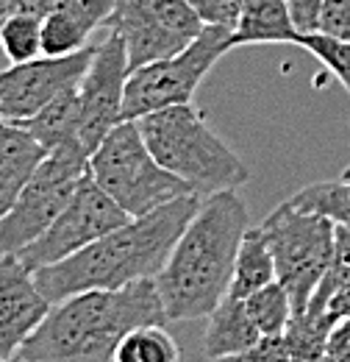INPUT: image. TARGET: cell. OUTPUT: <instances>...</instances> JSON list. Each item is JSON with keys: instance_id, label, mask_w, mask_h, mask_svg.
I'll return each mask as SVG.
<instances>
[{"instance_id": "6da1fadb", "label": "cell", "mask_w": 350, "mask_h": 362, "mask_svg": "<svg viewBox=\"0 0 350 362\" xmlns=\"http://www.w3.org/2000/svg\"><path fill=\"white\" fill-rule=\"evenodd\" d=\"M200 201L203 198L195 192L181 195L142 218H131L70 259L34 271L44 298L59 304L76 293L123 290L136 281L156 279L167 265L178 237L200 209Z\"/></svg>"}, {"instance_id": "7a4b0ae2", "label": "cell", "mask_w": 350, "mask_h": 362, "mask_svg": "<svg viewBox=\"0 0 350 362\" xmlns=\"http://www.w3.org/2000/svg\"><path fill=\"white\" fill-rule=\"evenodd\" d=\"M248 228V204L236 189H222L200 201V209L156 276L170 320H200L217 310L231 290L236 254Z\"/></svg>"}, {"instance_id": "3957f363", "label": "cell", "mask_w": 350, "mask_h": 362, "mask_svg": "<svg viewBox=\"0 0 350 362\" xmlns=\"http://www.w3.org/2000/svg\"><path fill=\"white\" fill-rule=\"evenodd\" d=\"M156 279L123 290H87L50 307L20 357L34 362H114L120 340L145 323L167 326Z\"/></svg>"}, {"instance_id": "277c9868", "label": "cell", "mask_w": 350, "mask_h": 362, "mask_svg": "<svg viewBox=\"0 0 350 362\" xmlns=\"http://www.w3.org/2000/svg\"><path fill=\"white\" fill-rule=\"evenodd\" d=\"M162 168L189 184L200 198L248 184V165L192 106L181 103L136 120Z\"/></svg>"}, {"instance_id": "5b68a950", "label": "cell", "mask_w": 350, "mask_h": 362, "mask_svg": "<svg viewBox=\"0 0 350 362\" xmlns=\"http://www.w3.org/2000/svg\"><path fill=\"white\" fill-rule=\"evenodd\" d=\"M89 173L128 218H142L192 192L186 181L156 162L136 120H123L109 132L89 159Z\"/></svg>"}, {"instance_id": "8992f818", "label": "cell", "mask_w": 350, "mask_h": 362, "mask_svg": "<svg viewBox=\"0 0 350 362\" xmlns=\"http://www.w3.org/2000/svg\"><path fill=\"white\" fill-rule=\"evenodd\" d=\"M262 231L275 257L278 281L286 287L298 315L308 307L317 284L331 268L337 226L328 218L301 212L284 201L264 218Z\"/></svg>"}, {"instance_id": "52a82bcc", "label": "cell", "mask_w": 350, "mask_h": 362, "mask_svg": "<svg viewBox=\"0 0 350 362\" xmlns=\"http://www.w3.org/2000/svg\"><path fill=\"white\" fill-rule=\"evenodd\" d=\"M89 159L92 153L81 142L61 145L44 156L14 206L0 218V254H20L53 226L89 173Z\"/></svg>"}, {"instance_id": "ba28073f", "label": "cell", "mask_w": 350, "mask_h": 362, "mask_svg": "<svg viewBox=\"0 0 350 362\" xmlns=\"http://www.w3.org/2000/svg\"><path fill=\"white\" fill-rule=\"evenodd\" d=\"M231 37H234L231 28L206 25V31L186 50L131 70L128 84H126L123 120H142L153 112L192 103L195 92L209 76V70L228 50H234Z\"/></svg>"}, {"instance_id": "9c48e42d", "label": "cell", "mask_w": 350, "mask_h": 362, "mask_svg": "<svg viewBox=\"0 0 350 362\" xmlns=\"http://www.w3.org/2000/svg\"><path fill=\"white\" fill-rule=\"evenodd\" d=\"M106 28L126 42L131 70L186 50L206 23L189 0H114Z\"/></svg>"}, {"instance_id": "30bf717a", "label": "cell", "mask_w": 350, "mask_h": 362, "mask_svg": "<svg viewBox=\"0 0 350 362\" xmlns=\"http://www.w3.org/2000/svg\"><path fill=\"white\" fill-rule=\"evenodd\" d=\"M128 221L131 218L97 187L92 173H87L78 184V189L73 192L70 204L53 221V226L40 240H34L28 248H23L17 257L31 271H40L61 259H70L73 254L89 248L95 240L106 237L109 231L120 228Z\"/></svg>"}, {"instance_id": "8fae6325", "label": "cell", "mask_w": 350, "mask_h": 362, "mask_svg": "<svg viewBox=\"0 0 350 362\" xmlns=\"http://www.w3.org/2000/svg\"><path fill=\"white\" fill-rule=\"evenodd\" d=\"M131 76L126 42L109 31L103 42L95 45V56L78 84L81 92V142L89 153L109 136V132L123 123L126 84Z\"/></svg>"}, {"instance_id": "7c38bea8", "label": "cell", "mask_w": 350, "mask_h": 362, "mask_svg": "<svg viewBox=\"0 0 350 362\" xmlns=\"http://www.w3.org/2000/svg\"><path fill=\"white\" fill-rule=\"evenodd\" d=\"M95 56V45L70 56H40L34 62L8 64L0 70V115L11 123H25L67 87L78 84Z\"/></svg>"}, {"instance_id": "4fadbf2b", "label": "cell", "mask_w": 350, "mask_h": 362, "mask_svg": "<svg viewBox=\"0 0 350 362\" xmlns=\"http://www.w3.org/2000/svg\"><path fill=\"white\" fill-rule=\"evenodd\" d=\"M50 307L34 271L17 254H0V362L23 351Z\"/></svg>"}, {"instance_id": "5bb4252c", "label": "cell", "mask_w": 350, "mask_h": 362, "mask_svg": "<svg viewBox=\"0 0 350 362\" xmlns=\"http://www.w3.org/2000/svg\"><path fill=\"white\" fill-rule=\"evenodd\" d=\"M114 0H56L42 20V56H70L89 47L95 28L106 25Z\"/></svg>"}, {"instance_id": "9a60e30c", "label": "cell", "mask_w": 350, "mask_h": 362, "mask_svg": "<svg viewBox=\"0 0 350 362\" xmlns=\"http://www.w3.org/2000/svg\"><path fill=\"white\" fill-rule=\"evenodd\" d=\"M50 151L23 123H0V218L14 206Z\"/></svg>"}, {"instance_id": "2e32d148", "label": "cell", "mask_w": 350, "mask_h": 362, "mask_svg": "<svg viewBox=\"0 0 350 362\" xmlns=\"http://www.w3.org/2000/svg\"><path fill=\"white\" fill-rule=\"evenodd\" d=\"M262 340V332L256 329L253 317L248 315L245 298L225 296L219 307L206 317V332H203V354L209 360L222 357H236L248 349H253Z\"/></svg>"}, {"instance_id": "e0dca14e", "label": "cell", "mask_w": 350, "mask_h": 362, "mask_svg": "<svg viewBox=\"0 0 350 362\" xmlns=\"http://www.w3.org/2000/svg\"><path fill=\"white\" fill-rule=\"evenodd\" d=\"M301 31L292 23L286 0H245L231 42L239 45H298Z\"/></svg>"}, {"instance_id": "ac0fdd59", "label": "cell", "mask_w": 350, "mask_h": 362, "mask_svg": "<svg viewBox=\"0 0 350 362\" xmlns=\"http://www.w3.org/2000/svg\"><path fill=\"white\" fill-rule=\"evenodd\" d=\"M78 84L59 92L40 115H34L31 120L23 123L47 151H56V148L70 145V142H81V92H78Z\"/></svg>"}, {"instance_id": "d6986e66", "label": "cell", "mask_w": 350, "mask_h": 362, "mask_svg": "<svg viewBox=\"0 0 350 362\" xmlns=\"http://www.w3.org/2000/svg\"><path fill=\"white\" fill-rule=\"evenodd\" d=\"M275 257L267 245L262 226H251L242 237L239 254H236V265H234V279H231V290L228 296L234 298H248L253 293H259L270 281H275Z\"/></svg>"}, {"instance_id": "ffe728a7", "label": "cell", "mask_w": 350, "mask_h": 362, "mask_svg": "<svg viewBox=\"0 0 350 362\" xmlns=\"http://www.w3.org/2000/svg\"><path fill=\"white\" fill-rule=\"evenodd\" d=\"M339 320L331 315L328 310H306L292 315L286 332H284V343L292 354L295 362H314L325 357L328 349V337L334 332Z\"/></svg>"}, {"instance_id": "44dd1931", "label": "cell", "mask_w": 350, "mask_h": 362, "mask_svg": "<svg viewBox=\"0 0 350 362\" xmlns=\"http://www.w3.org/2000/svg\"><path fill=\"white\" fill-rule=\"evenodd\" d=\"M286 204L308 215L328 218L334 226L350 228V179L339 176L337 181L308 184L303 189H298L292 198H286Z\"/></svg>"}, {"instance_id": "7402d4cb", "label": "cell", "mask_w": 350, "mask_h": 362, "mask_svg": "<svg viewBox=\"0 0 350 362\" xmlns=\"http://www.w3.org/2000/svg\"><path fill=\"white\" fill-rule=\"evenodd\" d=\"M114 362H181V349L162 323H145L120 340Z\"/></svg>"}, {"instance_id": "603a6c76", "label": "cell", "mask_w": 350, "mask_h": 362, "mask_svg": "<svg viewBox=\"0 0 350 362\" xmlns=\"http://www.w3.org/2000/svg\"><path fill=\"white\" fill-rule=\"evenodd\" d=\"M245 307H248V315L253 317L256 329L262 332V337H281L286 332L292 315H295L292 298H289L286 287L278 279L262 287L259 293L248 296Z\"/></svg>"}, {"instance_id": "cb8c5ba5", "label": "cell", "mask_w": 350, "mask_h": 362, "mask_svg": "<svg viewBox=\"0 0 350 362\" xmlns=\"http://www.w3.org/2000/svg\"><path fill=\"white\" fill-rule=\"evenodd\" d=\"M0 50L11 64L34 62L42 53V17L14 14L0 31Z\"/></svg>"}, {"instance_id": "d4e9b609", "label": "cell", "mask_w": 350, "mask_h": 362, "mask_svg": "<svg viewBox=\"0 0 350 362\" xmlns=\"http://www.w3.org/2000/svg\"><path fill=\"white\" fill-rule=\"evenodd\" d=\"M345 284H350V228L337 226V245H334L331 268L322 276V281L317 284V290H314L306 310H325L328 301L334 298V293L342 290Z\"/></svg>"}, {"instance_id": "484cf974", "label": "cell", "mask_w": 350, "mask_h": 362, "mask_svg": "<svg viewBox=\"0 0 350 362\" xmlns=\"http://www.w3.org/2000/svg\"><path fill=\"white\" fill-rule=\"evenodd\" d=\"M298 45L308 50L317 62H322L342 81V87L350 92V42H342V40H334V37H325V34L314 31V34H301Z\"/></svg>"}, {"instance_id": "4316f807", "label": "cell", "mask_w": 350, "mask_h": 362, "mask_svg": "<svg viewBox=\"0 0 350 362\" xmlns=\"http://www.w3.org/2000/svg\"><path fill=\"white\" fill-rule=\"evenodd\" d=\"M195 6V11L200 14V20L206 25H217V28H236L239 17H242V6L245 0H189Z\"/></svg>"}, {"instance_id": "83f0119b", "label": "cell", "mask_w": 350, "mask_h": 362, "mask_svg": "<svg viewBox=\"0 0 350 362\" xmlns=\"http://www.w3.org/2000/svg\"><path fill=\"white\" fill-rule=\"evenodd\" d=\"M317 31L325 37L350 42V0H325Z\"/></svg>"}, {"instance_id": "f1b7e54d", "label": "cell", "mask_w": 350, "mask_h": 362, "mask_svg": "<svg viewBox=\"0 0 350 362\" xmlns=\"http://www.w3.org/2000/svg\"><path fill=\"white\" fill-rule=\"evenodd\" d=\"M215 362H295L286 343H284V334L281 337H262L253 349L236 354V357H222Z\"/></svg>"}, {"instance_id": "f546056e", "label": "cell", "mask_w": 350, "mask_h": 362, "mask_svg": "<svg viewBox=\"0 0 350 362\" xmlns=\"http://www.w3.org/2000/svg\"><path fill=\"white\" fill-rule=\"evenodd\" d=\"M325 0H286L292 23L301 34H314L320 28V11Z\"/></svg>"}, {"instance_id": "4dcf8cb0", "label": "cell", "mask_w": 350, "mask_h": 362, "mask_svg": "<svg viewBox=\"0 0 350 362\" xmlns=\"http://www.w3.org/2000/svg\"><path fill=\"white\" fill-rule=\"evenodd\" d=\"M325 357L331 362H350V320H339L328 337Z\"/></svg>"}, {"instance_id": "1f68e13d", "label": "cell", "mask_w": 350, "mask_h": 362, "mask_svg": "<svg viewBox=\"0 0 350 362\" xmlns=\"http://www.w3.org/2000/svg\"><path fill=\"white\" fill-rule=\"evenodd\" d=\"M325 310L337 317V320H350V284H345L342 290L334 293V298L328 301Z\"/></svg>"}, {"instance_id": "d6a6232c", "label": "cell", "mask_w": 350, "mask_h": 362, "mask_svg": "<svg viewBox=\"0 0 350 362\" xmlns=\"http://www.w3.org/2000/svg\"><path fill=\"white\" fill-rule=\"evenodd\" d=\"M3 362H34V360H25V357H20V354H17V357H11V360H3Z\"/></svg>"}, {"instance_id": "836d02e7", "label": "cell", "mask_w": 350, "mask_h": 362, "mask_svg": "<svg viewBox=\"0 0 350 362\" xmlns=\"http://www.w3.org/2000/svg\"><path fill=\"white\" fill-rule=\"evenodd\" d=\"M342 179H350V165L345 168V170H342Z\"/></svg>"}, {"instance_id": "e575fe53", "label": "cell", "mask_w": 350, "mask_h": 362, "mask_svg": "<svg viewBox=\"0 0 350 362\" xmlns=\"http://www.w3.org/2000/svg\"><path fill=\"white\" fill-rule=\"evenodd\" d=\"M314 362H331V360H328V357H322V360H314Z\"/></svg>"}, {"instance_id": "d590c367", "label": "cell", "mask_w": 350, "mask_h": 362, "mask_svg": "<svg viewBox=\"0 0 350 362\" xmlns=\"http://www.w3.org/2000/svg\"><path fill=\"white\" fill-rule=\"evenodd\" d=\"M0 123H3V115H0Z\"/></svg>"}]
</instances>
